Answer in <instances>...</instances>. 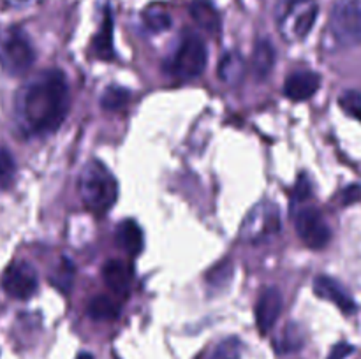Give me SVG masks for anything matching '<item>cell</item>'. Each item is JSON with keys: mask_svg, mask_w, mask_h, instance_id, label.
I'll return each mask as SVG.
<instances>
[{"mask_svg": "<svg viewBox=\"0 0 361 359\" xmlns=\"http://www.w3.org/2000/svg\"><path fill=\"white\" fill-rule=\"evenodd\" d=\"M312 287L317 298H323L326 299V301H331L344 313L356 312L355 299H353L351 294L342 287V284H338V282L334 280V278L323 277V275H321V277H316Z\"/></svg>", "mask_w": 361, "mask_h": 359, "instance_id": "cell-12", "label": "cell"}, {"mask_svg": "<svg viewBox=\"0 0 361 359\" xmlns=\"http://www.w3.org/2000/svg\"><path fill=\"white\" fill-rule=\"evenodd\" d=\"M282 229L281 213L274 203H261L249 211L242 225V238L249 241H259L267 236L277 234Z\"/></svg>", "mask_w": 361, "mask_h": 359, "instance_id": "cell-7", "label": "cell"}, {"mask_svg": "<svg viewBox=\"0 0 361 359\" xmlns=\"http://www.w3.org/2000/svg\"><path fill=\"white\" fill-rule=\"evenodd\" d=\"M74 282V264L73 260L67 259V257H62L60 263L53 267V271L49 273V284L53 287L59 289L62 294H67V292L73 289Z\"/></svg>", "mask_w": 361, "mask_h": 359, "instance_id": "cell-21", "label": "cell"}, {"mask_svg": "<svg viewBox=\"0 0 361 359\" xmlns=\"http://www.w3.org/2000/svg\"><path fill=\"white\" fill-rule=\"evenodd\" d=\"M9 7H14V9H23V7H30L34 4H37L39 0H4Z\"/></svg>", "mask_w": 361, "mask_h": 359, "instance_id": "cell-30", "label": "cell"}, {"mask_svg": "<svg viewBox=\"0 0 361 359\" xmlns=\"http://www.w3.org/2000/svg\"><path fill=\"white\" fill-rule=\"evenodd\" d=\"M14 172H16V162L9 150L0 146V190L7 189L13 183Z\"/></svg>", "mask_w": 361, "mask_h": 359, "instance_id": "cell-25", "label": "cell"}, {"mask_svg": "<svg viewBox=\"0 0 361 359\" xmlns=\"http://www.w3.org/2000/svg\"><path fill=\"white\" fill-rule=\"evenodd\" d=\"M245 60L238 51H228L217 65V76L222 83L236 84L245 76Z\"/></svg>", "mask_w": 361, "mask_h": 359, "instance_id": "cell-16", "label": "cell"}, {"mask_svg": "<svg viewBox=\"0 0 361 359\" xmlns=\"http://www.w3.org/2000/svg\"><path fill=\"white\" fill-rule=\"evenodd\" d=\"M115 239L116 245L123 250L126 253H129L130 257L140 256L141 250L145 246V238H143V231L137 225V222L134 220H122L116 227L115 232Z\"/></svg>", "mask_w": 361, "mask_h": 359, "instance_id": "cell-13", "label": "cell"}, {"mask_svg": "<svg viewBox=\"0 0 361 359\" xmlns=\"http://www.w3.org/2000/svg\"><path fill=\"white\" fill-rule=\"evenodd\" d=\"M2 289L14 299H28L37 291L39 278L34 266L27 260H14L2 273Z\"/></svg>", "mask_w": 361, "mask_h": 359, "instance_id": "cell-8", "label": "cell"}, {"mask_svg": "<svg viewBox=\"0 0 361 359\" xmlns=\"http://www.w3.org/2000/svg\"><path fill=\"white\" fill-rule=\"evenodd\" d=\"M102 278H104L106 285L111 289L115 294L126 296L129 292L130 280H133V273H130V267L127 266L123 260L113 259L108 260L102 267Z\"/></svg>", "mask_w": 361, "mask_h": 359, "instance_id": "cell-14", "label": "cell"}, {"mask_svg": "<svg viewBox=\"0 0 361 359\" xmlns=\"http://www.w3.org/2000/svg\"><path fill=\"white\" fill-rule=\"evenodd\" d=\"M94 51L97 58L111 60L115 56V48H113V14L111 11H104L101 28L94 39Z\"/></svg>", "mask_w": 361, "mask_h": 359, "instance_id": "cell-18", "label": "cell"}, {"mask_svg": "<svg viewBox=\"0 0 361 359\" xmlns=\"http://www.w3.org/2000/svg\"><path fill=\"white\" fill-rule=\"evenodd\" d=\"M143 23L150 32L161 34V32L169 30V27H171V16H169V13L162 6H150L145 9Z\"/></svg>", "mask_w": 361, "mask_h": 359, "instance_id": "cell-22", "label": "cell"}, {"mask_svg": "<svg viewBox=\"0 0 361 359\" xmlns=\"http://www.w3.org/2000/svg\"><path fill=\"white\" fill-rule=\"evenodd\" d=\"M243 345L238 338L231 336L222 340L217 347L212 351L210 358L208 359H240L242 358Z\"/></svg>", "mask_w": 361, "mask_h": 359, "instance_id": "cell-24", "label": "cell"}, {"mask_svg": "<svg viewBox=\"0 0 361 359\" xmlns=\"http://www.w3.org/2000/svg\"><path fill=\"white\" fill-rule=\"evenodd\" d=\"M303 344H305V334H303L302 327L298 324H288L275 340V348L281 354H289V352L300 351Z\"/></svg>", "mask_w": 361, "mask_h": 359, "instance_id": "cell-20", "label": "cell"}, {"mask_svg": "<svg viewBox=\"0 0 361 359\" xmlns=\"http://www.w3.org/2000/svg\"><path fill=\"white\" fill-rule=\"evenodd\" d=\"M189 13L192 20L208 34L217 35L221 32V14L210 0H192V4L189 6Z\"/></svg>", "mask_w": 361, "mask_h": 359, "instance_id": "cell-15", "label": "cell"}, {"mask_svg": "<svg viewBox=\"0 0 361 359\" xmlns=\"http://www.w3.org/2000/svg\"><path fill=\"white\" fill-rule=\"evenodd\" d=\"M310 197V182L302 176L296 183V189H295V203H302V201L309 199Z\"/></svg>", "mask_w": 361, "mask_h": 359, "instance_id": "cell-27", "label": "cell"}, {"mask_svg": "<svg viewBox=\"0 0 361 359\" xmlns=\"http://www.w3.org/2000/svg\"><path fill=\"white\" fill-rule=\"evenodd\" d=\"M207 60L208 53L203 39L194 34H187L169 62V73L178 80H192L203 73Z\"/></svg>", "mask_w": 361, "mask_h": 359, "instance_id": "cell-6", "label": "cell"}, {"mask_svg": "<svg viewBox=\"0 0 361 359\" xmlns=\"http://www.w3.org/2000/svg\"><path fill=\"white\" fill-rule=\"evenodd\" d=\"M321 87V76L314 70H296L284 81V95L289 101L302 102L314 97Z\"/></svg>", "mask_w": 361, "mask_h": 359, "instance_id": "cell-11", "label": "cell"}, {"mask_svg": "<svg viewBox=\"0 0 361 359\" xmlns=\"http://www.w3.org/2000/svg\"><path fill=\"white\" fill-rule=\"evenodd\" d=\"M129 101L130 92L127 88L118 87V84H111L101 95V106L108 111H120L129 104Z\"/></svg>", "mask_w": 361, "mask_h": 359, "instance_id": "cell-23", "label": "cell"}, {"mask_svg": "<svg viewBox=\"0 0 361 359\" xmlns=\"http://www.w3.org/2000/svg\"><path fill=\"white\" fill-rule=\"evenodd\" d=\"M353 351H355V347H353V345L338 344V345H335L334 348H331L328 359H345L349 354H353Z\"/></svg>", "mask_w": 361, "mask_h": 359, "instance_id": "cell-29", "label": "cell"}, {"mask_svg": "<svg viewBox=\"0 0 361 359\" xmlns=\"http://www.w3.org/2000/svg\"><path fill=\"white\" fill-rule=\"evenodd\" d=\"M69 113V84L60 69L35 74L18 90L14 118L25 136H48L59 130Z\"/></svg>", "mask_w": 361, "mask_h": 359, "instance_id": "cell-1", "label": "cell"}, {"mask_svg": "<svg viewBox=\"0 0 361 359\" xmlns=\"http://www.w3.org/2000/svg\"><path fill=\"white\" fill-rule=\"evenodd\" d=\"M35 62V49L20 27L0 32V67L9 76H23Z\"/></svg>", "mask_w": 361, "mask_h": 359, "instance_id": "cell-3", "label": "cell"}, {"mask_svg": "<svg viewBox=\"0 0 361 359\" xmlns=\"http://www.w3.org/2000/svg\"><path fill=\"white\" fill-rule=\"evenodd\" d=\"M282 312V294L277 287H268L261 292L256 303V324L261 334H268L277 324Z\"/></svg>", "mask_w": 361, "mask_h": 359, "instance_id": "cell-10", "label": "cell"}, {"mask_svg": "<svg viewBox=\"0 0 361 359\" xmlns=\"http://www.w3.org/2000/svg\"><path fill=\"white\" fill-rule=\"evenodd\" d=\"M275 63V48L270 41L261 39L256 42L252 53V73L257 80H264L270 76Z\"/></svg>", "mask_w": 361, "mask_h": 359, "instance_id": "cell-17", "label": "cell"}, {"mask_svg": "<svg viewBox=\"0 0 361 359\" xmlns=\"http://www.w3.org/2000/svg\"><path fill=\"white\" fill-rule=\"evenodd\" d=\"M80 196L94 215H104L118 197V185L102 162L90 160L80 175Z\"/></svg>", "mask_w": 361, "mask_h": 359, "instance_id": "cell-2", "label": "cell"}, {"mask_svg": "<svg viewBox=\"0 0 361 359\" xmlns=\"http://www.w3.org/2000/svg\"><path fill=\"white\" fill-rule=\"evenodd\" d=\"M87 313L94 320H115L120 315V305L108 296H95L88 301Z\"/></svg>", "mask_w": 361, "mask_h": 359, "instance_id": "cell-19", "label": "cell"}, {"mask_svg": "<svg viewBox=\"0 0 361 359\" xmlns=\"http://www.w3.org/2000/svg\"><path fill=\"white\" fill-rule=\"evenodd\" d=\"M295 227L302 241L314 250L324 248L331 239L330 227L316 208H300L295 215Z\"/></svg>", "mask_w": 361, "mask_h": 359, "instance_id": "cell-9", "label": "cell"}, {"mask_svg": "<svg viewBox=\"0 0 361 359\" xmlns=\"http://www.w3.org/2000/svg\"><path fill=\"white\" fill-rule=\"evenodd\" d=\"M76 359H94V355L90 352H81V354H78Z\"/></svg>", "mask_w": 361, "mask_h": 359, "instance_id": "cell-31", "label": "cell"}, {"mask_svg": "<svg viewBox=\"0 0 361 359\" xmlns=\"http://www.w3.org/2000/svg\"><path fill=\"white\" fill-rule=\"evenodd\" d=\"M341 106L345 113L353 115L361 122V94L358 92H345L341 97Z\"/></svg>", "mask_w": 361, "mask_h": 359, "instance_id": "cell-26", "label": "cell"}, {"mask_svg": "<svg viewBox=\"0 0 361 359\" xmlns=\"http://www.w3.org/2000/svg\"><path fill=\"white\" fill-rule=\"evenodd\" d=\"M361 201V185H349L348 189L342 192V204L349 206V204H355Z\"/></svg>", "mask_w": 361, "mask_h": 359, "instance_id": "cell-28", "label": "cell"}, {"mask_svg": "<svg viewBox=\"0 0 361 359\" xmlns=\"http://www.w3.org/2000/svg\"><path fill=\"white\" fill-rule=\"evenodd\" d=\"M330 32L342 48H355L361 44V6L355 0H342L335 4L330 14Z\"/></svg>", "mask_w": 361, "mask_h": 359, "instance_id": "cell-4", "label": "cell"}, {"mask_svg": "<svg viewBox=\"0 0 361 359\" xmlns=\"http://www.w3.org/2000/svg\"><path fill=\"white\" fill-rule=\"evenodd\" d=\"M317 13L316 0H291L279 20V32L289 42L302 41L312 32Z\"/></svg>", "mask_w": 361, "mask_h": 359, "instance_id": "cell-5", "label": "cell"}]
</instances>
